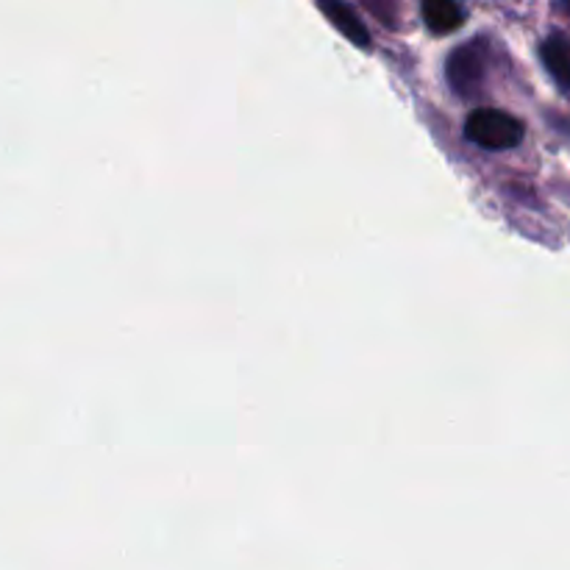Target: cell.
<instances>
[{
  "mask_svg": "<svg viewBox=\"0 0 570 570\" xmlns=\"http://www.w3.org/2000/svg\"><path fill=\"white\" fill-rule=\"evenodd\" d=\"M384 26H395V17H399V0H362Z\"/></svg>",
  "mask_w": 570,
  "mask_h": 570,
  "instance_id": "cell-6",
  "label": "cell"
},
{
  "mask_svg": "<svg viewBox=\"0 0 570 570\" xmlns=\"http://www.w3.org/2000/svg\"><path fill=\"white\" fill-rule=\"evenodd\" d=\"M560 3H562V9H566L568 14H570V0H560Z\"/></svg>",
  "mask_w": 570,
  "mask_h": 570,
  "instance_id": "cell-7",
  "label": "cell"
},
{
  "mask_svg": "<svg viewBox=\"0 0 570 570\" xmlns=\"http://www.w3.org/2000/svg\"><path fill=\"white\" fill-rule=\"evenodd\" d=\"M423 20L432 33H454L465 22L460 0H421Z\"/></svg>",
  "mask_w": 570,
  "mask_h": 570,
  "instance_id": "cell-4",
  "label": "cell"
},
{
  "mask_svg": "<svg viewBox=\"0 0 570 570\" xmlns=\"http://www.w3.org/2000/svg\"><path fill=\"white\" fill-rule=\"evenodd\" d=\"M540 56H543V65H546V70L551 72V78L560 83V89L570 92V42L568 39L560 37V33H554V37H549L543 42Z\"/></svg>",
  "mask_w": 570,
  "mask_h": 570,
  "instance_id": "cell-5",
  "label": "cell"
},
{
  "mask_svg": "<svg viewBox=\"0 0 570 570\" xmlns=\"http://www.w3.org/2000/svg\"><path fill=\"white\" fill-rule=\"evenodd\" d=\"M523 122L501 109H473L465 120V134L484 150H512L523 142Z\"/></svg>",
  "mask_w": 570,
  "mask_h": 570,
  "instance_id": "cell-1",
  "label": "cell"
},
{
  "mask_svg": "<svg viewBox=\"0 0 570 570\" xmlns=\"http://www.w3.org/2000/svg\"><path fill=\"white\" fill-rule=\"evenodd\" d=\"M484 76H488V45L484 39L460 45L445 61V78L451 89L462 98H473L482 89Z\"/></svg>",
  "mask_w": 570,
  "mask_h": 570,
  "instance_id": "cell-2",
  "label": "cell"
},
{
  "mask_svg": "<svg viewBox=\"0 0 570 570\" xmlns=\"http://www.w3.org/2000/svg\"><path fill=\"white\" fill-rule=\"evenodd\" d=\"M321 11L326 14V20L348 39L356 48H371V31L365 28L362 17L351 9L345 0H317Z\"/></svg>",
  "mask_w": 570,
  "mask_h": 570,
  "instance_id": "cell-3",
  "label": "cell"
}]
</instances>
